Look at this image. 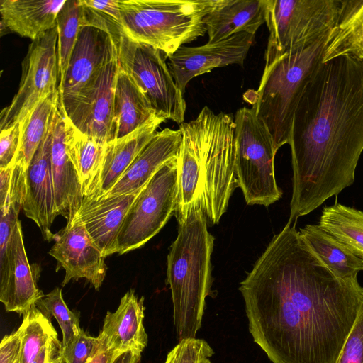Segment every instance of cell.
Instances as JSON below:
<instances>
[{
	"label": "cell",
	"mask_w": 363,
	"mask_h": 363,
	"mask_svg": "<svg viewBox=\"0 0 363 363\" xmlns=\"http://www.w3.org/2000/svg\"><path fill=\"white\" fill-rule=\"evenodd\" d=\"M248 328L272 363H336L363 305L287 222L241 281Z\"/></svg>",
	"instance_id": "cell-1"
},
{
	"label": "cell",
	"mask_w": 363,
	"mask_h": 363,
	"mask_svg": "<svg viewBox=\"0 0 363 363\" xmlns=\"http://www.w3.org/2000/svg\"><path fill=\"white\" fill-rule=\"evenodd\" d=\"M289 223L353 184L363 151V63L348 56L322 62L293 118Z\"/></svg>",
	"instance_id": "cell-2"
},
{
	"label": "cell",
	"mask_w": 363,
	"mask_h": 363,
	"mask_svg": "<svg viewBox=\"0 0 363 363\" xmlns=\"http://www.w3.org/2000/svg\"><path fill=\"white\" fill-rule=\"evenodd\" d=\"M201 206L179 225L167 255V283L173 305V323L180 341L195 338L201 327L206 297L212 284L211 256L214 238Z\"/></svg>",
	"instance_id": "cell-3"
},
{
	"label": "cell",
	"mask_w": 363,
	"mask_h": 363,
	"mask_svg": "<svg viewBox=\"0 0 363 363\" xmlns=\"http://www.w3.org/2000/svg\"><path fill=\"white\" fill-rule=\"evenodd\" d=\"M328 35L265 66L258 89L252 92V108L269 130L277 152L289 143L294 113L305 89L323 62Z\"/></svg>",
	"instance_id": "cell-4"
},
{
	"label": "cell",
	"mask_w": 363,
	"mask_h": 363,
	"mask_svg": "<svg viewBox=\"0 0 363 363\" xmlns=\"http://www.w3.org/2000/svg\"><path fill=\"white\" fill-rule=\"evenodd\" d=\"M220 0H119L124 33L166 57L206 32L205 17Z\"/></svg>",
	"instance_id": "cell-5"
},
{
	"label": "cell",
	"mask_w": 363,
	"mask_h": 363,
	"mask_svg": "<svg viewBox=\"0 0 363 363\" xmlns=\"http://www.w3.org/2000/svg\"><path fill=\"white\" fill-rule=\"evenodd\" d=\"M195 144L203 177V210L212 224L219 223L236 187L234 117L205 106L185 123Z\"/></svg>",
	"instance_id": "cell-6"
},
{
	"label": "cell",
	"mask_w": 363,
	"mask_h": 363,
	"mask_svg": "<svg viewBox=\"0 0 363 363\" xmlns=\"http://www.w3.org/2000/svg\"><path fill=\"white\" fill-rule=\"evenodd\" d=\"M234 122L236 187L247 204L269 206L282 196L275 178L272 137L252 108L238 109Z\"/></svg>",
	"instance_id": "cell-7"
},
{
	"label": "cell",
	"mask_w": 363,
	"mask_h": 363,
	"mask_svg": "<svg viewBox=\"0 0 363 363\" xmlns=\"http://www.w3.org/2000/svg\"><path fill=\"white\" fill-rule=\"evenodd\" d=\"M340 5V0H266L269 38L265 66L328 35L336 22Z\"/></svg>",
	"instance_id": "cell-8"
},
{
	"label": "cell",
	"mask_w": 363,
	"mask_h": 363,
	"mask_svg": "<svg viewBox=\"0 0 363 363\" xmlns=\"http://www.w3.org/2000/svg\"><path fill=\"white\" fill-rule=\"evenodd\" d=\"M117 52L119 65L135 82L156 115L183 123L186 107L184 93L175 83L166 56L125 33L121 38Z\"/></svg>",
	"instance_id": "cell-9"
},
{
	"label": "cell",
	"mask_w": 363,
	"mask_h": 363,
	"mask_svg": "<svg viewBox=\"0 0 363 363\" xmlns=\"http://www.w3.org/2000/svg\"><path fill=\"white\" fill-rule=\"evenodd\" d=\"M177 199V157L156 172L130 206L117 238V253L138 249L153 238L174 213Z\"/></svg>",
	"instance_id": "cell-10"
},
{
	"label": "cell",
	"mask_w": 363,
	"mask_h": 363,
	"mask_svg": "<svg viewBox=\"0 0 363 363\" xmlns=\"http://www.w3.org/2000/svg\"><path fill=\"white\" fill-rule=\"evenodd\" d=\"M57 27L32 40L22 61L19 88L1 112L0 130L22 123L38 103L58 90L60 74Z\"/></svg>",
	"instance_id": "cell-11"
},
{
	"label": "cell",
	"mask_w": 363,
	"mask_h": 363,
	"mask_svg": "<svg viewBox=\"0 0 363 363\" xmlns=\"http://www.w3.org/2000/svg\"><path fill=\"white\" fill-rule=\"evenodd\" d=\"M118 67L117 57L101 70L70 104L64 108L60 106L64 114L76 128L104 144L111 140Z\"/></svg>",
	"instance_id": "cell-12"
},
{
	"label": "cell",
	"mask_w": 363,
	"mask_h": 363,
	"mask_svg": "<svg viewBox=\"0 0 363 363\" xmlns=\"http://www.w3.org/2000/svg\"><path fill=\"white\" fill-rule=\"evenodd\" d=\"M55 244L49 251L65 270L62 286L71 279L84 278L98 290L105 278L107 267L101 250L88 233L79 214L54 234Z\"/></svg>",
	"instance_id": "cell-13"
},
{
	"label": "cell",
	"mask_w": 363,
	"mask_h": 363,
	"mask_svg": "<svg viewBox=\"0 0 363 363\" xmlns=\"http://www.w3.org/2000/svg\"><path fill=\"white\" fill-rule=\"evenodd\" d=\"M117 57V48L109 35L96 28L82 26L65 77L59 85L60 106L64 108L70 104Z\"/></svg>",
	"instance_id": "cell-14"
},
{
	"label": "cell",
	"mask_w": 363,
	"mask_h": 363,
	"mask_svg": "<svg viewBox=\"0 0 363 363\" xmlns=\"http://www.w3.org/2000/svg\"><path fill=\"white\" fill-rule=\"evenodd\" d=\"M254 39V35L238 33L201 46L180 47L168 57V67L176 84L184 93L189 82L195 77L229 65L242 66Z\"/></svg>",
	"instance_id": "cell-15"
},
{
	"label": "cell",
	"mask_w": 363,
	"mask_h": 363,
	"mask_svg": "<svg viewBox=\"0 0 363 363\" xmlns=\"http://www.w3.org/2000/svg\"><path fill=\"white\" fill-rule=\"evenodd\" d=\"M51 127L26 172L23 209L41 230L45 240H53L50 230L55 217L59 215L51 167Z\"/></svg>",
	"instance_id": "cell-16"
},
{
	"label": "cell",
	"mask_w": 363,
	"mask_h": 363,
	"mask_svg": "<svg viewBox=\"0 0 363 363\" xmlns=\"http://www.w3.org/2000/svg\"><path fill=\"white\" fill-rule=\"evenodd\" d=\"M38 276V269L29 264L18 220L11 238L7 269L0 277V301L6 311L23 315L44 296L37 286Z\"/></svg>",
	"instance_id": "cell-17"
},
{
	"label": "cell",
	"mask_w": 363,
	"mask_h": 363,
	"mask_svg": "<svg viewBox=\"0 0 363 363\" xmlns=\"http://www.w3.org/2000/svg\"><path fill=\"white\" fill-rule=\"evenodd\" d=\"M143 187L125 194L83 196L77 213L104 257L118 252L117 238L128 211Z\"/></svg>",
	"instance_id": "cell-18"
},
{
	"label": "cell",
	"mask_w": 363,
	"mask_h": 363,
	"mask_svg": "<svg viewBox=\"0 0 363 363\" xmlns=\"http://www.w3.org/2000/svg\"><path fill=\"white\" fill-rule=\"evenodd\" d=\"M144 298H138L133 289L121 298L114 312L108 311L98 337L111 349L120 352H143L148 342L143 320Z\"/></svg>",
	"instance_id": "cell-19"
},
{
	"label": "cell",
	"mask_w": 363,
	"mask_h": 363,
	"mask_svg": "<svg viewBox=\"0 0 363 363\" xmlns=\"http://www.w3.org/2000/svg\"><path fill=\"white\" fill-rule=\"evenodd\" d=\"M182 140L180 129L156 132L117 184L104 196H118L144 187L156 172L179 155Z\"/></svg>",
	"instance_id": "cell-20"
},
{
	"label": "cell",
	"mask_w": 363,
	"mask_h": 363,
	"mask_svg": "<svg viewBox=\"0 0 363 363\" xmlns=\"http://www.w3.org/2000/svg\"><path fill=\"white\" fill-rule=\"evenodd\" d=\"M51 167L59 215L67 221L78 212L83 194L79 181L65 144V116L59 104L51 125Z\"/></svg>",
	"instance_id": "cell-21"
},
{
	"label": "cell",
	"mask_w": 363,
	"mask_h": 363,
	"mask_svg": "<svg viewBox=\"0 0 363 363\" xmlns=\"http://www.w3.org/2000/svg\"><path fill=\"white\" fill-rule=\"evenodd\" d=\"M165 121L164 118L155 116L127 135L108 142L94 193L89 196L99 198L105 196L117 184L153 138L160 125Z\"/></svg>",
	"instance_id": "cell-22"
},
{
	"label": "cell",
	"mask_w": 363,
	"mask_h": 363,
	"mask_svg": "<svg viewBox=\"0 0 363 363\" xmlns=\"http://www.w3.org/2000/svg\"><path fill=\"white\" fill-rule=\"evenodd\" d=\"M66 0H1V31L13 32L32 40L56 28Z\"/></svg>",
	"instance_id": "cell-23"
},
{
	"label": "cell",
	"mask_w": 363,
	"mask_h": 363,
	"mask_svg": "<svg viewBox=\"0 0 363 363\" xmlns=\"http://www.w3.org/2000/svg\"><path fill=\"white\" fill-rule=\"evenodd\" d=\"M265 21L266 0H220L204 18L209 43L238 33L255 35Z\"/></svg>",
	"instance_id": "cell-24"
},
{
	"label": "cell",
	"mask_w": 363,
	"mask_h": 363,
	"mask_svg": "<svg viewBox=\"0 0 363 363\" xmlns=\"http://www.w3.org/2000/svg\"><path fill=\"white\" fill-rule=\"evenodd\" d=\"M155 116H158L144 94L119 65L115 84L110 141L127 135Z\"/></svg>",
	"instance_id": "cell-25"
},
{
	"label": "cell",
	"mask_w": 363,
	"mask_h": 363,
	"mask_svg": "<svg viewBox=\"0 0 363 363\" xmlns=\"http://www.w3.org/2000/svg\"><path fill=\"white\" fill-rule=\"evenodd\" d=\"M180 150L177 156V199L174 216L179 225L196 207L203 208V177L198 152L189 130L183 123Z\"/></svg>",
	"instance_id": "cell-26"
},
{
	"label": "cell",
	"mask_w": 363,
	"mask_h": 363,
	"mask_svg": "<svg viewBox=\"0 0 363 363\" xmlns=\"http://www.w3.org/2000/svg\"><path fill=\"white\" fill-rule=\"evenodd\" d=\"M64 116L67 155L77 174L83 196H91L95 191L107 143H101L82 133L65 114Z\"/></svg>",
	"instance_id": "cell-27"
},
{
	"label": "cell",
	"mask_w": 363,
	"mask_h": 363,
	"mask_svg": "<svg viewBox=\"0 0 363 363\" xmlns=\"http://www.w3.org/2000/svg\"><path fill=\"white\" fill-rule=\"evenodd\" d=\"M345 55L363 63V0H340L336 22L324 49L323 62Z\"/></svg>",
	"instance_id": "cell-28"
},
{
	"label": "cell",
	"mask_w": 363,
	"mask_h": 363,
	"mask_svg": "<svg viewBox=\"0 0 363 363\" xmlns=\"http://www.w3.org/2000/svg\"><path fill=\"white\" fill-rule=\"evenodd\" d=\"M298 232L313 252L337 277H357L363 270V259L318 225H306Z\"/></svg>",
	"instance_id": "cell-29"
},
{
	"label": "cell",
	"mask_w": 363,
	"mask_h": 363,
	"mask_svg": "<svg viewBox=\"0 0 363 363\" xmlns=\"http://www.w3.org/2000/svg\"><path fill=\"white\" fill-rule=\"evenodd\" d=\"M59 101V90H57L40 101L21 123V144L15 164L25 172H27L35 153L50 129Z\"/></svg>",
	"instance_id": "cell-30"
},
{
	"label": "cell",
	"mask_w": 363,
	"mask_h": 363,
	"mask_svg": "<svg viewBox=\"0 0 363 363\" xmlns=\"http://www.w3.org/2000/svg\"><path fill=\"white\" fill-rule=\"evenodd\" d=\"M318 225L363 259V211L336 203L323 209Z\"/></svg>",
	"instance_id": "cell-31"
},
{
	"label": "cell",
	"mask_w": 363,
	"mask_h": 363,
	"mask_svg": "<svg viewBox=\"0 0 363 363\" xmlns=\"http://www.w3.org/2000/svg\"><path fill=\"white\" fill-rule=\"evenodd\" d=\"M23 316L17 330L21 340L20 359L22 363H30L45 346L58 338V335L50 318L35 305Z\"/></svg>",
	"instance_id": "cell-32"
},
{
	"label": "cell",
	"mask_w": 363,
	"mask_h": 363,
	"mask_svg": "<svg viewBox=\"0 0 363 363\" xmlns=\"http://www.w3.org/2000/svg\"><path fill=\"white\" fill-rule=\"evenodd\" d=\"M80 24L96 28L106 33L116 48L124 34L119 0H79Z\"/></svg>",
	"instance_id": "cell-33"
},
{
	"label": "cell",
	"mask_w": 363,
	"mask_h": 363,
	"mask_svg": "<svg viewBox=\"0 0 363 363\" xmlns=\"http://www.w3.org/2000/svg\"><path fill=\"white\" fill-rule=\"evenodd\" d=\"M56 27L58 34L57 47L60 84L65 77L81 28L79 0L66 1L57 15Z\"/></svg>",
	"instance_id": "cell-34"
},
{
	"label": "cell",
	"mask_w": 363,
	"mask_h": 363,
	"mask_svg": "<svg viewBox=\"0 0 363 363\" xmlns=\"http://www.w3.org/2000/svg\"><path fill=\"white\" fill-rule=\"evenodd\" d=\"M35 306L48 318L54 317L56 319L62 331L63 347L78 336L82 330L78 315L65 303L61 289L55 288L44 295Z\"/></svg>",
	"instance_id": "cell-35"
},
{
	"label": "cell",
	"mask_w": 363,
	"mask_h": 363,
	"mask_svg": "<svg viewBox=\"0 0 363 363\" xmlns=\"http://www.w3.org/2000/svg\"><path fill=\"white\" fill-rule=\"evenodd\" d=\"M213 354V348L204 340L187 338L179 341L169 351L164 363H201Z\"/></svg>",
	"instance_id": "cell-36"
},
{
	"label": "cell",
	"mask_w": 363,
	"mask_h": 363,
	"mask_svg": "<svg viewBox=\"0 0 363 363\" xmlns=\"http://www.w3.org/2000/svg\"><path fill=\"white\" fill-rule=\"evenodd\" d=\"M99 337L89 335L83 329L78 336L63 347L65 363H87L99 350Z\"/></svg>",
	"instance_id": "cell-37"
},
{
	"label": "cell",
	"mask_w": 363,
	"mask_h": 363,
	"mask_svg": "<svg viewBox=\"0 0 363 363\" xmlns=\"http://www.w3.org/2000/svg\"><path fill=\"white\" fill-rule=\"evenodd\" d=\"M336 363H363V305Z\"/></svg>",
	"instance_id": "cell-38"
},
{
	"label": "cell",
	"mask_w": 363,
	"mask_h": 363,
	"mask_svg": "<svg viewBox=\"0 0 363 363\" xmlns=\"http://www.w3.org/2000/svg\"><path fill=\"white\" fill-rule=\"evenodd\" d=\"M22 125L16 123L1 130L0 133V169L15 164L19 150Z\"/></svg>",
	"instance_id": "cell-39"
},
{
	"label": "cell",
	"mask_w": 363,
	"mask_h": 363,
	"mask_svg": "<svg viewBox=\"0 0 363 363\" xmlns=\"http://www.w3.org/2000/svg\"><path fill=\"white\" fill-rule=\"evenodd\" d=\"M21 355V340L18 330L5 335L0 344V363H16Z\"/></svg>",
	"instance_id": "cell-40"
},
{
	"label": "cell",
	"mask_w": 363,
	"mask_h": 363,
	"mask_svg": "<svg viewBox=\"0 0 363 363\" xmlns=\"http://www.w3.org/2000/svg\"><path fill=\"white\" fill-rule=\"evenodd\" d=\"M30 363H65L62 342L58 338L52 340Z\"/></svg>",
	"instance_id": "cell-41"
},
{
	"label": "cell",
	"mask_w": 363,
	"mask_h": 363,
	"mask_svg": "<svg viewBox=\"0 0 363 363\" xmlns=\"http://www.w3.org/2000/svg\"><path fill=\"white\" fill-rule=\"evenodd\" d=\"M100 341L101 345L99 350L87 363H113L116 359L121 354L123 353L113 349L108 348L101 339Z\"/></svg>",
	"instance_id": "cell-42"
},
{
	"label": "cell",
	"mask_w": 363,
	"mask_h": 363,
	"mask_svg": "<svg viewBox=\"0 0 363 363\" xmlns=\"http://www.w3.org/2000/svg\"><path fill=\"white\" fill-rule=\"evenodd\" d=\"M14 165L15 164L6 168L0 169V208L6 201Z\"/></svg>",
	"instance_id": "cell-43"
},
{
	"label": "cell",
	"mask_w": 363,
	"mask_h": 363,
	"mask_svg": "<svg viewBox=\"0 0 363 363\" xmlns=\"http://www.w3.org/2000/svg\"><path fill=\"white\" fill-rule=\"evenodd\" d=\"M141 352L136 351H127L121 354L113 363H140Z\"/></svg>",
	"instance_id": "cell-44"
},
{
	"label": "cell",
	"mask_w": 363,
	"mask_h": 363,
	"mask_svg": "<svg viewBox=\"0 0 363 363\" xmlns=\"http://www.w3.org/2000/svg\"><path fill=\"white\" fill-rule=\"evenodd\" d=\"M201 363H211L208 358L204 359Z\"/></svg>",
	"instance_id": "cell-45"
},
{
	"label": "cell",
	"mask_w": 363,
	"mask_h": 363,
	"mask_svg": "<svg viewBox=\"0 0 363 363\" xmlns=\"http://www.w3.org/2000/svg\"><path fill=\"white\" fill-rule=\"evenodd\" d=\"M16 363H22V362H21V359H19Z\"/></svg>",
	"instance_id": "cell-46"
}]
</instances>
